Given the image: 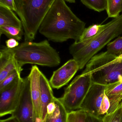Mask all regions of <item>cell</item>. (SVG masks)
Returning a JSON list of instances; mask_svg holds the SVG:
<instances>
[{
	"mask_svg": "<svg viewBox=\"0 0 122 122\" xmlns=\"http://www.w3.org/2000/svg\"><path fill=\"white\" fill-rule=\"evenodd\" d=\"M121 56H122V55H121Z\"/></svg>",
	"mask_w": 122,
	"mask_h": 122,
	"instance_id": "4dcf8cb0",
	"label": "cell"
},
{
	"mask_svg": "<svg viewBox=\"0 0 122 122\" xmlns=\"http://www.w3.org/2000/svg\"><path fill=\"white\" fill-rule=\"evenodd\" d=\"M105 94L110 102V107L106 114L114 112L122 102V81L106 86Z\"/></svg>",
	"mask_w": 122,
	"mask_h": 122,
	"instance_id": "5bb4252c",
	"label": "cell"
},
{
	"mask_svg": "<svg viewBox=\"0 0 122 122\" xmlns=\"http://www.w3.org/2000/svg\"><path fill=\"white\" fill-rule=\"evenodd\" d=\"M21 70H16L9 75L3 81L0 82V90L12 84L18 78L21 77Z\"/></svg>",
	"mask_w": 122,
	"mask_h": 122,
	"instance_id": "cb8c5ba5",
	"label": "cell"
},
{
	"mask_svg": "<svg viewBox=\"0 0 122 122\" xmlns=\"http://www.w3.org/2000/svg\"><path fill=\"white\" fill-rule=\"evenodd\" d=\"M16 70L22 71L23 69L19 66L13 56L3 65L0 66V82Z\"/></svg>",
	"mask_w": 122,
	"mask_h": 122,
	"instance_id": "2e32d148",
	"label": "cell"
},
{
	"mask_svg": "<svg viewBox=\"0 0 122 122\" xmlns=\"http://www.w3.org/2000/svg\"><path fill=\"white\" fill-rule=\"evenodd\" d=\"M68 112L59 99L55 97L47 106L43 122H67Z\"/></svg>",
	"mask_w": 122,
	"mask_h": 122,
	"instance_id": "4fadbf2b",
	"label": "cell"
},
{
	"mask_svg": "<svg viewBox=\"0 0 122 122\" xmlns=\"http://www.w3.org/2000/svg\"><path fill=\"white\" fill-rule=\"evenodd\" d=\"M36 122H42V121L41 119L39 118H36Z\"/></svg>",
	"mask_w": 122,
	"mask_h": 122,
	"instance_id": "f546056e",
	"label": "cell"
},
{
	"mask_svg": "<svg viewBox=\"0 0 122 122\" xmlns=\"http://www.w3.org/2000/svg\"><path fill=\"white\" fill-rule=\"evenodd\" d=\"M0 122H20L14 116L11 115V117L4 119L3 120H1Z\"/></svg>",
	"mask_w": 122,
	"mask_h": 122,
	"instance_id": "83f0119b",
	"label": "cell"
},
{
	"mask_svg": "<svg viewBox=\"0 0 122 122\" xmlns=\"http://www.w3.org/2000/svg\"><path fill=\"white\" fill-rule=\"evenodd\" d=\"M41 72L36 65H34L31 69L28 77L30 81L31 96L36 117L37 118L41 119V90L39 82Z\"/></svg>",
	"mask_w": 122,
	"mask_h": 122,
	"instance_id": "8fae6325",
	"label": "cell"
},
{
	"mask_svg": "<svg viewBox=\"0 0 122 122\" xmlns=\"http://www.w3.org/2000/svg\"><path fill=\"white\" fill-rule=\"evenodd\" d=\"M102 119L104 122H122V102L114 112L106 114Z\"/></svg>",
	"mask_w": 122,
	"mask_h": 122,
	"instance_id": "603a6c76",
	"label": "cell"
},
{
	"mask_svg": "<svg viewBox=\"0 0 122 122\" xmlns=\"http://www.w3.org/2000/svg\"><path fill=\"white\" fill-rule=\"evenodd\" d=\"M106 87L103 85L93 84L80 109L97 117L106 115L110 107L109 100L105 94Z\"/></svg>",
	"mask_w": 122,
	"mask_h": 122,
	"instance_id": "52a82bcc",
	"label": "cell"
},
{
	"mask_svg": "<svg viewBox=\"0 0 122 122\" xmlns=\"http://www.w3.org/2000/svg\"><path fill=\"white\" fill-rule=\"evenodd\" d=\"M122 10V0H107V13L109 18H116Z\"/></svg>",
	"mask_w": 122,
	"mask_h": 122,
	"instance_id": "ac0fdd59",
	"label": "cell"
},
{
	"mask_svg": "<svg viewBox=\"0 0 122 122\" xmlns=\"http://www.w3.org/2000/svg\"><path fill=\"white\" fill-rule=\"evenodd\" d=\"M24 78H18L0 90V117L11 114L16 109L21 97Z\"/></svg>",
	"mask_w": 122,
	"mask_h": 122,
	"instance_id": "ba28073f",
	"label": "cell"
},
{
	"mask_svg": "<svg viewBox=\"0 0 122 122\" xmlns=\"http://www.w3.org/2000/svg\"></svg>",
	"mask_w": 122,
	"mask_h": 122,
	"instance_id": "1f68e13d",
	"label": "cell"
},
{
	"mask_svg": "<svg viewBox=\"0 0 122 122\" xmlns=\"http://www.w3.org/2000/svg\"><path fill=\"white\" fill-rule=\"evenodd\" d=\"M13 26L23 28L22 22L13 11L0 5V26Z\"/></svg>",
	"mask_w": 122,
	"mask_h": 122,
	"instance_id": "9a60e30c",
	"label": "cell"
},
{
	"mask_svg": "<svg viewBox=\"0 0 122 122\" xmlns=\"http://www.w3.org/2000/svg\"><path fill=\"white\" fill-rule=\"evenodd\" d=\"M82 3L90 9L98 12L106 10L107 0H81Z\"/></svg>",
	"mask_w": 122,
	"mask_h": 122,
	"instance_id": "ffe728a7",
	"label": "cell"
},
{
	"mask_svg": "<svg viewBox=\"0 0 122 122\" xmlns=\"http://www.w3.org/2000/svg\"><path fill=\"white\" fill-rule=\"evenodd\" d=\"M122 34V14L104 24L92 38L82 42L75 41L69 48L70 54L83 69L87 62L112 40Z\"/></svg>",
	"mask_w": 122,
	"mask_h": 122,
	"instance_id": "7a4b0ae2",
	"label": "cell"
},
{
	"mask_svg": "<svg viewBox=\"0 0 122 122\" xmlns=\"http://www.w3.org/2000/svg\"><path fill=\"white\" fill-rule=\"evenodd\" d=\"M79 66L74 59H70L53 72L49 81L53 89H59L67 84L74 77Z\"/></svg>",
	"mask_w": 122,
	"mask_h": 122,
	"instance_id": "30bf717a",
	"label": "cell"
},
{
	"mask_svg": "<svg viewBox=\"0 0 122 122\" xmlns=\"http://www.w3.org/2000/svg\"><path fill=\"white\" fill-rule=\"evenodd\" d=\"M6 46L9 49H13L17 47L19 45L18 41L14 39L11 38L5 41Z\"/></svg>",
	"mask_w": 122,
	"mask_h": 122,
	"instance_id": "484cf974",
	"label": "cell"
},
{
	"mask_svg": "<svg viewBox=\"0 0 122 122\" xmlns=\"http://www.w3.org/2000/svg\"><path fill=\"white\" fill-rule=\"evenodd\" d=\"M55 0H14L22 22L24 41H33L47 13Z\"/></svg>",
	"mask_w": 122,
	"mask_h": 122,
	"instance_id": "5b68a950",
	"label": "cell"
},
{
	"mask_svg": "<svg viewBox=\"0 0 122 122\" xmlns=\"http://www.w3.org/2000/svg\"><path fill=\"white\" fill-rule=\"evenodd\" d=\"M82 74H90L93 84L106 86L122 81V56L102 52L87 62Z\"/></svg>",
	"mask_w": 122,
	"mask_h": 122,
	"instance_id": "277c9868",
	"label": "cell"
},
{
	"mask_svg": "<svg viewBox=\"0 0 122 122\" xmlns=\"http://www.w3.org/2000/svg\"><path fill=\"white\" fill-rule=\"evenodd\" d=\"M87 114V122H104L101 117H97L88 112Z\"/></svg>",
	"mask_w": 122,
	"mask_h": 122,
	"instance_id": "4316f807",
	"label": "cell"
},
{
	"mask_svg": "<svg viewBox=\"0 0 122 122\" xmlns=\"http://www.w3.org/2000/svg\"><path fill=\"white\" fill-rule=\"evenodd\" d=\"M86 23L78 18L64 0H55L44 16L39 33L49 41L62 43L71 39L77 42Z\"/></svg>",
	"mask_w": 122,
	"mask_h": 122,
	"instance_id": "6da1fadb",
	"label": "cell"
},
{
	"mask_svg": "<svg viewBox=\"0 0 122 122\" xmlns=\"http://www.w3.org/2000/svg\"><path fill=\"white\" fill-rule=\"evenodd\" d=\"M67 122H87V112L82 109L69 112Z\"/></svg>",
	"mask_w": 122,
	"mask_h": 122,
	"instance_id": "44dd1931",
	"label": "cell"
},
{
	"mask_svg": "<svg viewBox=\"0 0 122 122\" xmlns=\"http://www.w3.org/2000/svg\"><path fill=\"white\" fill-rule=\"evenodd\" d=\"M0 5H3L16 13V6L14 0H0Z\"/></svg>",
	"mask_w": 122,
	"mask_h": 122,
	"instance_id": "d4e9b609",
	"label": "cell"
},
{
	"mask_svg": "<svg viewBox=\"0 0 122 122\" xmlns=\"http://www.w3.org/2000/svg\"><path fill=\"white\" fill-rule=\"evenodd\" d=\"M66 0L70 3H75L76 0Z\"/></svg>",
	"mask_w": 122,
	"mask_h": 122,
	"instance_id": "f1b7e54d",
	"label": "cell"
},
{
	"mask_svg": "<svg viewBox=\"0 0 122 122\" xmlns=\"http://www.w3.org/2000/svg\"><path fill=\"white\" fill-rule=\"evenodd\" d=\"M10 49L21 67L26 64L55 67L61 63L58 53L47 40L38 43L24 41Z\"/></svg>",
	"mask_w": 122,
	"mask_h": 122,
	"instance_id": "3957f363",
	"label": "cell"
},
{
	"mask_svg": "<svg viewBox=\"0 0 122 122\" xmlns=\"http://www.w3.org/2000/svg\"><path fill=\"white\" fill-rule=\"evenodd\" d=\"M106 51L109 53L117 56L122 54V36H119L107 45Z\"/></svg>",
	"mask_w": 122,
	"mask_h": 122,
	"instance_id": "7402d4cb",
	"label": "cell"
},
{
	"mask_svg": "<svg viewBox=\"0 0 122 122\" xmlns=\"http://www.w3.org/2000/svg\"><path fill=\"white\" fill-rule=\"evenodd\" d=\"M103 25L102 24H93L88 28H85L77 42H82L92 38L99 32Z\"/></svg>",
	"mask_w": 122,
	"mask_h": 122,
	"instance_id": "d6986e66",
	"label": "cell"
},
{
	"mask_svg": "<svg viewBox=\"0 0 122 122\" xmlns=\"http://www.w3.org/2000/svg\"><path fill=\"white\" fill-rule=\"evenodd\" d=\"M23 28H18L13 26H0V35H5L9 39L13 38L21 41L24 34Z\"/></svg>",
	"mask_w": 122,
	"mask_h": 122,
	"instance_id": "e0dca14e",
	"label": "cell"
},
{
	"mask_svg": "<svg viewBox=\"0 0 122 122\" xmlns=\"http://www.w3.org/2000/svg\"><path fill=\"white\" fill-rule=\"evenodd\" d=\"M90 74H81L77 76L59 98L68 112L80 109L85 98L93 84Z\"/></svg>",
	"mask_w": 122,
	"mask_h": 122,
	"instance_id": "8992f818",
	"label": "cell"
},
{
	"mask_svg": "<svg viewBox=\"0 0 122 122\" xmlns=\"http://www.w3.org/2000/svg\"><path fill=\"white\" fill-rule=\"evenodd\" d=\"M12 116L20 122H36V117L31 96L28 77L24 78V83L18 106Z\"/></svg>",
	"mask_w": 122,
	"mask_h": 122,
	"instance_id": "9c48e42d",
	"label": "cell"
},
{
	"mask_svg": "<svg viewBox=\"0 0 122 122\" xmlns=\"http://www.w3.org/2000/svg\"><path fill=\"white\" fill-rule=\"evenodd\" d=\"M41 90V119L42 122L44 121L47 113V106L53 100L54 96L52 87L49 81L42 72L39 76Z\"/></svg>",
	"mask_w": 122,
	"mask_h": 122,
	"instance_id": "7c38bea8",
	"label": "cell"
}]
</instances>
